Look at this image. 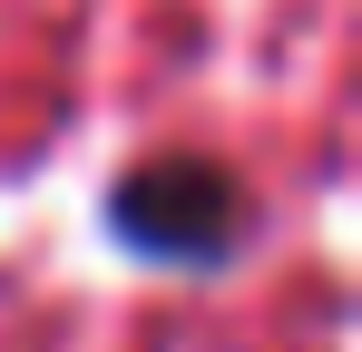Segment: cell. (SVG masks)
<instances>
[{
	"label": "cell",
	"mask_w": 362,
	"mask_h": 352,
	"mask_svg": "<svg viewBox=\"0 0 362 352\" xmlns=\"http://www.w3.org/2000/svg\"><path fill=\"white\" fill-rule=\"evenodd\" d=\"M108 225L147 264H226L245 245V225H255V196L206 157H157L108 196Z\"/></svg>",
	"instance_id": "6da1fadb"
}]
</instances>
